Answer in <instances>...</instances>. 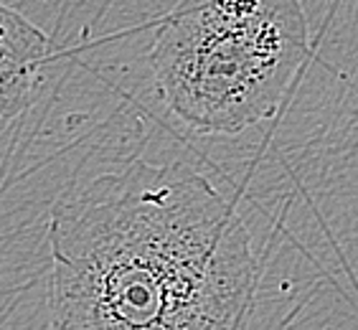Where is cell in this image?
<instances>
[{
  "label": "cell",
  "mask_w": 358,
  "mask_h": 330,
  "mask_svg": "<svg viewBox=\"0 0 358 330\" xmlns=\"http://www.w3.org/2000/svg\"><path fill=\"white\" fill-rule=\"evenodd\" d=\"M51 38L15 8L0 3V120H15L34 104Z\"/></svg>",
  "instance_id": "obj_3"
},
{
  "label": "cell",
  "mask_w": 358,
  "mask_h": 330,
  "mask_svg": "<svg viewBox=\"0 0 358 330\" xmlns=\"http://www.w3.org/2000/svg\"><path fill=\"white\" fill-rule=\"evenodd\" d=\"M51 330H249L259 267L239 211L180 163L135 160L48 213Z\"/></svg>",
  "instance_id": "obj_1"
},
{
  "label": "cell",
  "mask_w": 358,
  "mask_h": 330,
  "mask_svg": "<svg viewBox=\"0 0 358 330\" xmlns=\"http://www.w3.org/2000/svg\"><path fill=\"white\" fill-rule=\"evenodd\" d=\"M310 51L300 0H178L150 48L155 89L203 135L275 117Z\"/></svg>",
  "instance_id": "obj_2"
}]
</instances>
